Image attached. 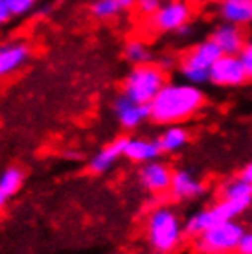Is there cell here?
<instances>
[{
    "label": "cell",
    "mask_w": 252,
    "mask_h": 254,
    "mask_svg": "<svg viewBox=\"0 0 252 254\" xmlns=\"http://www.w3.org/2000/svg\"><path fill=\"white\" fill-rule=\"evenodd\" d=\"M221 56H223V52L219 50V46L215 45L212 39H206V41L197 43V45L184 56L181 63L188 64V66H195V68L210 70L212 64H214Z\"/></svg>",
    "instance_id": "obj_13"
},
{
    "label": "cell",
    "mask_w": 252,
    "mask_h": 254,
    "mask_svg": "<svg viewBox=\"0 0 252 254\" xmlns=\"http://www.w3.org/2000/svg\"><path fill=\"white\" fill-rule=\"evenodd\" d=\"M249 79L240 56L223 54L210 68V83L217 87H238Z\"/></svg>",
    "instance_id": "obj_7"
},
{
    "label": "cell",
    "mask_w": 252,
    "mask_h": 254,
    "mask_svg": "<svg viewBox=\"0 0 252 254\" xmlns=\"http://www.w3.org/2000/svg\"><path fill=\"white\" fill-rule=\"evenodd\" d=\"M90 11H92V15H94L96 19L103 20V19H113L118 13L124 11V9H122L118 0H96L94 4H92V7H90Z\"/></svg>",
    "instance_id": "obj_21"
},
{
    "label": "cell",
    "mask_w": 252,
    "mask_h": 254,
    "mask_svg": "<svg viewBox=\"0 0 252 254\" xmlns=\"http://www.w3.org/2000/svg\"><path fill=\"white\" fill-rule=\"evenodd\" d=\"M118 2H120V6H122V9H124V11L136 7V0H118Z\"/></svg>",
    "instance_id": "obj_27"
},
{
    "label": "cell",
    "mask_w": 252,
    "mask_h": 254,
    "mask_svg": "<svg viewBox=\"0 0 252 254\" xmlns=\"http://www.w3.org/2000/svg\"><path fill=\"white\" fill-rule=\"evenodd\" d=\"M147 243L158 254L173 253L184 238V223L170 206H157L145 219Z\"/></svg>",
    "instance_id": "obj_2"
},
{
    "label": "cell",
    "mask_w": 252,
    "mask_h": 254,
    "mask_svg": "<svg viewBox=\"0 0 252 254\" xmlns=\"http://www.w3.org/2000/svg\"><path fill=\"white\" fill-rule=\"evenodd\" d=\"M9 19H11V11H9V7H7L6 0H0V26L6 24Z\"/></svg>",
    "instance_id": "obj_26"
},
{
    "label": "cell",
    "mask_w": 252,
    "mask_h": 254,
    "mask_svg": "<svg viewBox=\"0 0 252 254\" xmlns=\"http://www.w3.org/2000/svg\"><path fill=\"white\" fill-rule=\"evenodd\" d=\"M188 131L179 124H173V126H166L164 131L158 134L157 142L162 153H177L188 144Z\"/></svg>",
    "instance_id": "obj_17"
},
{
    "label": "cell",
    "mask_w": 252,
    "mask_h": 254,
    "mask_svg": "<svg viewBox=\"0 0 252 254\" xmlns=\"http://www.w3.org/2000/svg\"><path fill=\"white\" fill-rule=\"evenodd\" d=\"M204 103V94L197 85L184 83H166L162 90L149 103L151 118L155 124L173 126L191 118Z\"/></svg>",
    "instance_id": "obj_1"
},
{
    "label": "cell",
    "mask_w": 252,
    "mask_h": 254,
    "mask_svg": "<svg viewBox=\"0 0 252 254\" xmlns=\"http://www.w3.org/2000/svg\"><path fill=\"white\" fill-rule=\"evenodd\" d=\"M210 39L219 46V50L223 54H228V56H240L241 48L247 43L243 26L230 24V22H223V24L215 26Z\"/></svg>",
    "instance_id": "obj_10"
},
{
    "label": "cell",
    "mask_w": 252,
    "mask_h": 254,
    "mask_svg": "<svg viewBox=\"0 0 252 254\" xmlns=\"http://www.w3.org/2000/svg\"><path fill=\"white\" fill-rule=\"evenodd\" d=\"M240 59H241V63H243V66H245L249 79H252V39L251 41H247L245 46L241 48Z\"/></svg>",
    "instance_id": "obj_23"
},
{
    "label": "cell",
    "mask_w": 252,
    "mask_h": 254,
    "mask_svg": "<svg viewBox=\"0 0 252 254\" xmlns=\"http://www.w3.org/2000/svg\"><path fill=\"white\" fill-rule=\"evenodd\" d=\"M20 185H22V172L19 168H7L6 172L0 175V208L19 190Z\"/></svg>",
    "instance_id": "obj_19"
},
{
    "label": "cell",
    "mask_w": 252,
    "mask_h": 254,
    "mask_svg": "<svg viewBox=\"0 0 252 254\" xmlns=\"http://www.w3.org/2000/svg\"><path fill=\"white\" fill-rule=\"evenodd\" d=\"M6 4L9 7L11 15H24L26 11L32 9L35 0H6Z\"/></svg>",
    "instance_id": "obj_22"
},
{
    "label": "cell",
    "mask_w": 252,
    "mask_h": 254,
    "mask_svg": "<svg viewBox=\"0 0 252 254\" xmlns=\"http://www.w3.org/2000/svg\"><path fill=\"white\" fill-rule=\"evenodd\" d=\"M241 177L245 179V181H249V183L252 185V162L249 166H245V170L241 172Z\"/></svg>",
    "instance_id": "obj_28"
},
{
    "label": "cell",
    "mask_w": 252,
    "mask_h": 254,
    "mask_svg": "<svg viewBox=\"0 0 252 254\" xmlns=\"http://www.w3.org/2000/svg\"><path fill=\"white\" fill-rule=\"evenodd\" d=\"M221 197L241 203L243 206H249L252 203V185L240 175L238 179H232V181H228L227 185L223 186Z\"/></svg>",
    "instance_id": "obj_18"
},
{
    "label": "cell",
    "mask_w": 252,
    "mask_h": 254,
    "mask_svg": "<svg viewBox=\"0 0 252 254\" xmlns=\"http://www.w3.org/2000/svg\"><path fill=\"white\" fill-rule=\"evenodd\" d=\"M30 59V46L20 41L0 45V77H7L22 68Z\"/></svg>",
    "instance_id": "obj_12"
},
{
    "label": "cell",
    "mask_w": 252,
    "mask_h": 254,
    "mask_svg": "<svg viewBox=\"0 0 252 254\" xmlns=\"http://www.w3.org/2000/svg\"><path fill=\"white\" fill-rule=\"evenodd\" d=\"M157 254H158V253H157Z\"/></svg>",
    "instance_id": "obj_29"
},
{
    "label": "cell",
    "mask_w": 252,
    "mask_h": 254,
    "mask_svg": "<svg viewBox=\"0 0 252 254\" xmlns=\"http://www.w3.org/2000/svg\"><path fill=\"white\" fill-rule=\"evenodd\" d=\"M171 177H173L171 168L164 162H160V160L145 162V164H142L138 172L140 185L151 193H164V191L170 190Z\"/></svg>",
    "instance_id": "obj_9"
},
{
    "label": "cell",
    "mask_w": 252,
    "mask_h": 254,
    "mask_svg": "<svg viewBox=\"0 0 252 254\" xmlns=\"http://www.w3.org/2000/svg\"><path fill=\"white\" fill-rule=\"evenodd\" d=\"M191 11L193 9L188 0H168L149 17V26L160 33L181 32L189 24Z\"/></svg>",
    "instance_id": "obj_6"
},
{
    "label": "cell",
    "mask_w": 252,
    "mask_h": 254,
    "mask_svg": "<svg viewBox=\"0 0 252 254\" xmlns=\"http://www.w3.org/2000/svg\"><path fill=\"white\" fill-rule=\"evenodd\" d=\"M162 4V0H136V9L145 17H151Z\"/></svg>",
    "instance_id": "obj_24"
},
{
    "label": "cell",
    "mask_w": 252,
    "mask_h": 254,
    "mask_svg": "<svg viewBox=\"0 0 252 254\" xmlns=\"http://www.w3.org/2000/svg\"><path fill=\"white\" fill-rule=\"evenodd\" d=\"M206 191V186L201 179H197L193 173L186 172V170H177L173 172L171 177L170 193L177 201H191L201 197Z\"/></svg>",
    "instance_id": "obj_11"
},
{
    "label": "cell",
    "mask_w": 252,
    "mask_h": 254,
    "mask_svg": "<svg viewBox=\"0 0 252 254\" xmlns=\"http://www.w3.org/2000/svg\"><path fill=\"white\" fill-rule=\"evenodd\" d=\"M114 115L116 120L124 129H136L138 126H142L145 120L151 118V111L149 105H142V103L132 102L131 98H127L126 94L118 96L114 100Z\"/></svg>",
    "instance_id": "obj_8"
},
{
    "label": "cell",
    "mask_w": 252,
    "mask_h": 254,
    "mask_svg": "<svg viewBox=\"0 0 252 254\" xmlns=\"http://www.w3.org/2000/svg\"><path fill=\"white\" fill-rule=\"evenodd\" d=\"M126 142L127 138H116L105 147H101L100 151L96 153L94 157L88 162V168L94 173H107L113 168L120 157H124L126 151Z\"/></svg>",
    "instance_id": "obj_15"
},
{
    "label": "cell",
    "mask_w": 252,
    "mask_h": 254,
    "mask_svg": "<svg viewBox=\"0 0 252 254\" xmlns=\"http://www.w3.org/2000/svg\"><path fill=\"white\" fill-rule=\"evenodd\" d=\"M219 15L223 22L245 26L252 20V0H221Z\"/></svg>",
    "instance_id": "obj_16"
},
{
    "label": "cell",
    "mask_w": 252,
    "mask_h": 254,
    "mask_svg": "<svg viewBox=\"0 0 252 254\" xmlns=\"http://www.w3.org/2000/svg\"><path fill=\"white\" fill-rule=\"evenodd\" d=\"M238 254H252V232H245L238 245Z\"/></svg>",
    "instance_id": "obj_25"
},
{
    "label": "cell",
    "mask_w": 252,
    "mask_h": 254,
    "mask_svg": "<svg viewBox=\"0 0 252 254\" xmlns=\"http://www.w3.org/2000/svg\"><path fill=\"white\" fill-rule=\"evenodd\" d=\"M124 56L129 63H132L134 66L136 64H147L151 63V50H149V46L138 41V39H134V41H129L126 45V50H124Z\"/></svg>",
    "instance_id": "obj_20"
},
{
    "label": "cell",
    "mask_w": 252,
    "mask_h": 254,
    "mask_svg": "<svg viewBox=\"0 0 252 254\" xmlns=\"http://www.w3.org/2000/svg\"><path fill=\"white\" fill-rule=\"evenodd\" d=\"M160 153L162 151H160L157 140L136 136V138H127L124 157L129 159L131 162H136V164H145V162L157 160Z\"/></svg>",
    "instance_id": "obj_14"
},
{
    "label": "cell",
    "mask_w": 252,
    "mask_h": 254,
    "mask_svg": "<svg viewBox=\"0 0 252 254\" xmlns=\"http://www.w3.org/2000/svg\"><path fill=\"white\" fill-rule=\"evenodd\" d=\"M245 230L236 219L214 225L195 238V249L202 254H227L238 251Z\"/></svg>",
    "instance_id": "obj_5"
},
{
    "label": "cell",
    "mask_w": 252,
    "mask_h": 254,
    "mask_svg": "<svg viewBox=\"0 0 252 254\" xmlns=\"http://www.w3.org/2000/svg\"><path fill=\"white\" fill-rule=\"evenodd\" d=\"M166 70L158 64H136L124 79V94L132 102L149 105L166 85Z\"/></svg>",
    "instance_id": "obj_3"
},
{
    "label": "cell",
    "mask_w": 252,
    "mask_h": 254,
    "mask_svg": "<svg viewBox=\"0 0 252 254\" xmlns=\"http://www.w3.org/2000/svg\"><path fill=\"white\" fill-rule=\"evenodd\" d=\"M245 208L247 206H243L241 203H236V201H230V199H223V197H221L219 201H215L214 204H210L206 208H202V210H199V212H195V214H191V216L184 221V234L189 236V238H197V236H201L202 232H206L208 229H212L214 225L236 219Z\"/></svg>",
    "instance_id": "obj_4"
}]
</instances>
